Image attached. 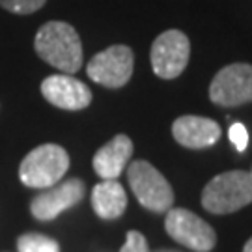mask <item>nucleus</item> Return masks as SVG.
Here are the masks:
<instances>
[{
  "mask_svg": "<svg viewBox=\"0 0 252 252\" xmlns=\"http://www.w3.org/2000/svg\"><path fill=\"white\" fill-rule=\"evenodd\" d=\"M41 60L73 75L82 67V43L77 30L63 21H49L37 30L34 39Z\"/></svg>",
  "mask_w": 252,
  "mask_h": 252,
  "instance_id": "f257e3e1",
  "label": "nucleus"
},
{
  "mask_svg": "<svg viewBox=\"0 0 252 252\" xmlns=\"http://www.w3.org/2000/svg\"><path fill=\"white\" fill-rule=\"evenodd\" d=\"M252 202L251 172L230 170L215 176L202 190V206L213 215H228Z\"/></svg>",
  "mask_w": 252,
  "mask_h": 252,
  "instance_id": "f03ea898",
  "label": "nucleus"
},
{
  "mask_svg": "<svg viewBox=\"0 0 252 252\" xmlns=\"http://www.w3.org/2000/svg\"><path fill=\"white\" fill-rule=\"evenodd\" d=\"M69 168V155L58 144H43L28 153L19 166V178L30 189L60 183Z\"/></svg>",
  "mask_w": 252,
  "mask_h": 252,
  "instance_id": "7ed1b4c3",
  "label": "nucleus"
},
{
  "mask_svg": "<svg viewBox=\"0 0 252 252\" xmlns=\"http://www.w3.org/2000/svg\"><path fill=\"white\" fill-rule=\"evenodd\" d=\"M127 181L140 206L153 213H166L174 204V190L161 172L148 161H135L127 168Z\"/></svg>",
  "mask_w": 252,
  "mask_h": 252,
  "instance_id": "20e7f679",
  "label": "nucleus"
},
{
  "mask_svg": "<svg viewBox=\"0 0 252 252\" xmlns=\"http://www.w3.org/2000/svg\"><path fill=\"white\" fill-rule=\"evenodd\" d=\"M164 230L176 243L183 245L190 251L209 252L217 243L215 230L204 219L183 207H172L166 211Z\"/></svg>",
  "mask_w": 252,
  "mask_h": 252,
  "instance_id": "39448f33",
  "label": "nucleus"
},
{
  "mask_svg": "<svg viewBox=\"0 0 252 252\" xmlns=\"http://www.w3.org/2000/svg\"><path fill=\"white\" fill-rule=\"evenodd\" d=\"M209 99L219 107H241L252 103V65L230 63L213 77Z\"/></svg>",
  "mask_w": 252,
  "mask_h": 252,
  "instance_id": "423d86ee",
  "label": "nucleus"
},
{
  "mask_svg": "<svg viewBox=\"0 0 252 252\" xmlns=\"http://www.w3.org/2000/svg\"><path fill=\"white\" fill-rule=\"evenodd\" d=\"M135 67V56L127 45H112L90 60L86 73L94 82L107 88L126 86Z\"/></svg>",
  "mask_w": 252,
  "mask_h": 252,
  "instance_id": "0eeeda50",
  "label": "nucleus"
},
{
  "mask_svg": "<svg viewBox=\"0 0 252 252\" xmlns=\"http://www.w3.org/2000/svg\"><path fill=\"white\" fill-rule=\"evenodd\" d=\"M190 56L189 37L180 30H166L153 41L152 67L161 79H176L187 67Z\"/></svg>",
  "mask_w": 252,
  "mask_h": 252,
  "instance_id": "6e6552de",
  "label": "nucleus"
},
{
  "mask_svg": "<svg viewBox=\"0 0 252 252\" xmlns=\"http://www.w3.org/2000/svg\"><path fill=\"white\" fill-rule=\"evenodd\" d=\"M84 192H86L84 181L77 178L60 181L43 190L41 194H37L30 204V211L37 220H53L65 209L77 206L84 198Z\"/></svg>",
  "mask_w": 252,
  "mask_h": 252,
  "instance_id": "1a4fd4ad",
  "label": "nucleus"
},
{
  "mask_svg": "<svg viewBox=\"0 0 252 252\" xmlns=\"http://www.w3.org/2000/svg\"><path fill=\"white\" fill-rule=\"evenodd\" d=\"M41 94L51 105L63 110H82L92 103L90 88L67 73L43 79Z\"/></svg>",
  "mask_w": 252,
  "mask_h": 252,
  "instance_id": "9d476101",
  "label": "nucleus"
},
{
  "mask_svg": "<svg viewBox=\"0 0 252 252\" xmlns=\"http://www.w3.org/2000/svg\"><path fill=\"white\" fill-rule=\"evenodd\" d=\"M172 135L176 142L189 150H202L219 142L222 135L220 127L211 118L181 116L172 126Z\"/></svg>",
  "mask_w": 252,
  "mask_h": 252,
  "instance_id": "9b49d317",
  "label": "nucleus"
},
{
  "mask_svg": "<svg viewBox=\"0 0 252 252\" xmlns=\"http://www.w3.org/2000/svg\"><path fill=\"white\" fill-rule=\"evenodd\" d=\"M133 155V142L127 135H116L94 155V170L103 180H116Z\"/></svg>",
  "mask_w": 252,
  "mask_h": 252,
  "instance_id": "f8f14e48",
  "label": "nucleus"
},
{
  "mask_svg": "<svg viewBox=\"0 0 252 252\" xmlns=\"http://www.w3.org/2000/svg\"><path fill=\"white\" fill-rule=\"evenodd\" d=\"M92 207L95 215L112 220L124 215L127 207V194L116 180H103L92 190Z\"/></svg>",
  "mask_w": 252,
  "mask_h": 252,
  "instance_id": "ddd939ff",
  "label": "nucleus"
},
{
  "mask_svg": "<svg viewBox=\"0 0 252 252\" xmlns=\"http://www.w3.org/2000/svg\"><path fill=\"white\" fill-rule=\"evenodd\" d=\"M19 252H60V245L43 234H23L17 239Z\"/></svg>",
  "mask_w": 252,
  "mask_h": 252,
  "instance_id": "4468645a",
  "label": "nucleus"
},
{
  "mask_svg": "<svg viewBox=\"0 0 252 252\" xmlns=\"http://www.w3.org/2000/svg\"><path fill=\"white\" fill-rule=\"evenodd\" d=\"M45 2L47 0H0V6L17 15H28L43 8Z\"/></svg>",
  "mask_w": 252,
  "mask_h": 252,
  "instance_id": "2eb2a0df",
  "label": "nucleus"
},
{
  "mask_svg": "<svg viewBox=\"0 0 252 252\" xmlns=\"http://www.w3.org/2000/svg\"><path fill=\"white\" fill-rule=\"evenodd\" d=\"M120 252H150V247H148L144 235L136 230H131V232H127L126 243Z\"/></svg>",
  "mask_w": 252,
  "mask_h": 252,
  "instance_id": "dca6fc26",
  "label": "nucleus"
},
{
  "mask_svg": "<svg viewBox=\"0 0 252 252\" xmlns=\"http://www.w3.org/2000/svg\"><path fill=\"white\" fill-rule=\"evenodd\" d=\"M230 140H232V144L235 146V150L237 152H245L247 150V144H249V133H247V129L245 126L241 124H234V126L230 127Z\"/></svg>",
  "mask_w": 252,
  "mask_h": 252,
  "instance_id": "f3484780",
  "label": "nucleus"
},
{
  "mask_svg": "<svg viewBox=\"0 0 252 252\" xmlns=\"http://www.w3.org/2000/svg\"><path fill=\"white\" fill-rule=\"evenodd\" d=\"M243 252H252V237L247 241V245L243 247Z\"/></svg>",
  "mask_w": 252,
  "mask_h": 252,
  "instance_id": "a211bd4d",
  "label": "nucleus"
},
{
  "mask_svg": "<svg viewBox=\"0 0 252 252\" xmlns=\"http://www.w3.org/2000/svg\"><path fill=\"white\" fill-rule=\"evenodd\" d=\"M157 252H174V251H157Z\"/></svg>",
  "mask_w": 252,
  "mask_h": 252,
  "instance_id": "6ab92c4d",
  "label": "nucleus"
},
{
  "mask_svg": "<svg viewBox=\"0 0 252 252\" xmlns=\"http://www.w3.org/2000/svg\"><path fill=\"white\" fill-rule=\"evenodd\" d=\"M251 178H252V170H251Z\"/></svg>",
  "mask_w": 252,
  "mask_h": 252,
  "instance_id": "aec40b11",
  "label": "nucleus"
}]
</instances>
